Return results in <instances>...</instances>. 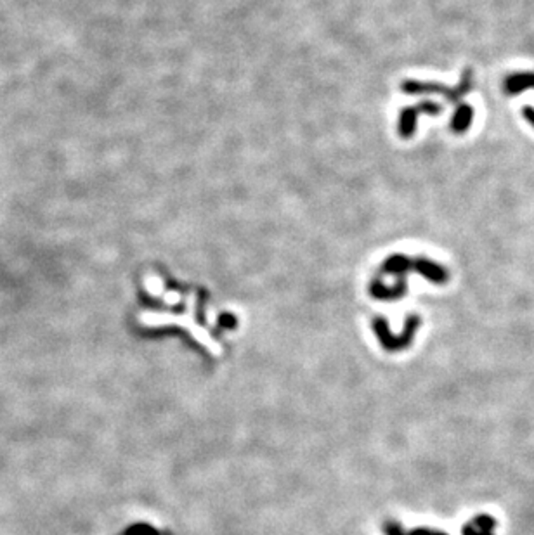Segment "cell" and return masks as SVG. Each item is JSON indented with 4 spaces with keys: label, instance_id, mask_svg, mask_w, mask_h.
Listing matches in <instances>:
<instances>
[{
    "label": "cell",
    "instance_id": "277c9868",
    "mask_svg": "<svg viewBox=\"0 0 534 535\" xmlns=\"http://www.w3.org/2000/svg\"><path fill=\"white\" fill-rule=\"evenodd\" d=\"M463 535H492V532H485V530L477 529L473 523H470V525H466L465 529H463Z\"/></svg>",
    "mask_w": 534,
    "mask_h": 535
},
{
    "label": "cell",
    "instance_id": "6da1fadb",
    "mask_svg": "<svg viewBox=\"0 0 534 535\" xmlns=\"http://www.w3.org/2000/svg\"><path fill=\"white\" fill-rule=\"evenodd\" d=\"M526 89H534V73L529 71H522V73L510 75L505 80V91L510 96L526 91Z\"/></svg>",
    "mask_w": 534,
    "mask_h": 535
},
{
    "label": "cell",
    "instance_id": "3957f363",
    "mask_svg": "<svg viewBox=\"0 0 534 535\" xmlns=\"http://www.w3.org/2000/svg\"><path fill=\"white\" fill-rule=\"evenodd\" d=\"M472 523L477 527V529L485 530V532H492V530L496 529V520L489 515L476 516V520H473Z\"/></svg>",
    "mask_w": 534,
    "mask_h": 535
},
{
    "label": "cell",
    "instance_id": "5b68a950",
    "mask_svg": "<svg viewBox=\"0 0 534 535\" xmlns=\"http://www.w3.org/2000/svg\"><path fill=\"white\" fill-rule=\"evenodd\" d=\"M522 115H524V118L528 120V122L534 127V108L524 106V110H522Z\"/></svg>",
    "mask_w": 534,
    "mask_h": 535
},
{
    "label": "cell",
    "instance_id": "7a4b0ae2",
    "mask_svg": "<svg viewBox=\"0 0 534 535\" xmlns=\"http://www.w3.org/2000/svg\"><path fill=\"white\" fill-rule=\"evenodd\" d=\"M472 118H473L472 108L466 106V104H463V106L458 108L457 115H454V118H453V130L454 132H458V134L465 132V130L470 127V123H472Z\"/></svg>",
    "mask_w": 534,
    "mask_h": 535
}]
</instances>
